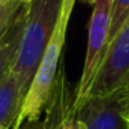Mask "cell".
Listing matches in <instances>:
<instances>
[{
  "label": "cell",
  "mask_w": 129,
  "mask_h": 129,
  "mask_svg": "<svg viewBox=\"0 0 129 129\" xmlns=\"http://www.w3.org/2000/svg\"><path fill=\"white\" fill-rule=\"evenodd\" d=\"M129 18V0H114L113 4V19L110 27V41L118 33L126 19ZM110 44V43H109Z\"/></svg>",
  "instance_id": "30bf717a"
},
{
  "label": "cell",
  "mask_w": 129,
  "mask_h": 129,
  "mask_svg": "<svg viewBox=\"0 0 129 129\" xmlns=\"http://www.w3.org/2000/svg\"><path fill=\"white\" fill-rule=\"evenodd\" d=\"M129 82V18L110 41L89 96H102ZM88 96V98H89Z\"/></svg>",
  "instance_id": "5b68a950"
},
{
  "label": "cell",
  "mask_w": 129,
  "mask_h": 129,
  "mask_svg": "<svg viewBox=\"0 0 129 129\" xmlns=\"http://www.w3.org/2000/svg\"><path fill=\"white\" fill-rule=\"evenodd\" d=\"M81 2H84V3H87V4H93L96 0H81Z\"/></svg>",
  "instance_id": "7c38bea8"
},
{
  "label": "cell",
  "mask_w": 129,
  "mask_h": 129,
  "mask_svg": "<svg viewBox=\"0 0 129 129\" xmlns=\"http://www.w3.org/2000/svg\"><path fill=\"white\" fill-rule=\"evenodd\" d=\"M113 4L114 0H96L93 3L89 26H88V41L84 67L80 81L74 89V110L77 111L89 96L99 67L109 48L110 27L113 19Z\"/></svg>",
  "instance_id": "3957f363"
},
{
  "label": "cell",
  "mask_w": 129,
  "mask_h": 129,
  "mask_svg": "<svg viewBox=\"0 0 129 129\" xmlns=\"http://www.w3.org/2000/svg\"><path fill=\"white\" fill-rule=\"evenodd\" d=\"M85 129H129V82L102 96H89L76 111Z\"/></svg>",
  "instance_id": "277c9868"
},
{
  "label": "cell",
  "mask_w": 129,
  "mask_h": 129,
  "mask_svg": "<svg viewBox=\"0 0 129 129\" xmlns=\"http://www.w3.org/2000/svg\"><path fill=\"white\" fill-rule=\"evenodd\" d=\"M23 7L25 3H22L21 0H7L4 4L0 6V40Z\"/></svg>",
  "instance_id": "9c48e42d"
},
{
  "label": "cell",
  "mask_w": 129,
  "mask_h": 129,
  "mask_svg": "<svg viewBox=\"0 0 129 129\" xmlns=\"http://www.w3.org/2000/svg\"><path fill=\"white\" fill-rule=\"evenodd\" d=\"M0 129H8L7 126H4V125H0Z\"/></svg>",
  "instance_id": "9a60e30c"
},
{
  "label": "cell",
  "mask_w": 129,
  "mask_h": 129,
  "mask_svg": "<svg viewBox=\"0 0 129 129\" xmlns=\"http://www.w3.org/2000/svg\"><path fill=\"white\" fill-rule=\"evenodd\" d=\"M76 0H63L56 25L48 41L39 67L36 70L35 78L29 87L25 100L22 103L19 117L14 124L13 129H18L25 121H35L39 119L43 110L47 106V102L54 89V84L58 76V64H59L60 55L63 51V45L66 41L67 27H69L70 17L74 8Z\"/></svg>",
  "instance_id": "7a4b0ae2"
},
{
  "label": "cell",
  "mask_w": 129,
  "mask_h": 129,
  "mask_svg": "<svg viewBox=\"0 0 129 129\" xmlns=\"http://www.w3.org/2000/svg\"><path fill=\"white\" fill-rule=\"evenodd\" d=\"M6 2H7V0H0V6H2V4H4Z\"/></svg>",
  "instance_id": "5bb4252c"
},
{
  "label": "cell",
  "mask_w": 129,
  "mask_h": 129,
  "mask_svg": "<svg viewBox=\"0 0 129 129\" xmlns=\"http://www.w3.org/2000/svg\"><path fill=\"white\" fill-rule=\"evenodd\" d=\"M26 7L21 10V13L17 15L14 22L8 27L6 35L0 40V82L6 78L13 70L19 50V43L22 37L23 25H25V17H26Z\"/></svg>",
  "instance_id": "52a82bcc"
},
{
  "label": "cell",
  "mask_w": 129,
  "mask_h": 129,
  "mask_svg": "<svg viewBox=\"0 0 129 129\" xmlns=\"http://www.w3.org/2000/svg\"><path fill=\"white\" fill-rule=\"evenodd\" d=\"M73 103L74 92H70L63 72H59L44 109L47 111L44 118V129H85L84 122L76 114Z\"/></svg>",
  "instance_id": "8992f818"
},
{
  "label": "cell",
  "mask_w": 129,
  "mask_h": 129,
  "mask_svg": "<svg viewBox=\"0 0 129 129\" xmlns=\"http://www.w3.org/2000/svg\"><path fill=\"white\" fill-rule=\"evenodd\" d=\"M21 2L25 3V4H29V3H30V2H33V0H21Z\"/></svg>",
  "instance_id": "4fadbf2b"
},
{
  "label": "cell",
  "mask_w": 129,
  "mask_h": 129,
  "mask_svg": "<svg viewBox=\"0 0 129 129\" xmlns=\"http://www.w3.org/2000/svg\"><path fill=\"white\" fill-rule=\"evenodd\" d=\"M62 3L63 0H33L26 7L19 50L11 70L23 96H26L35 78L44 50L56 25Z\"/></svg>",
  "instance_id": "6da1fadb"
},
{
  "label": "cell",
  "mask_w": 129,
  "mask_h": 129,
  "mask_svg": "<svg viewBox=\"0 0 129 129\" xmlns=\"http://www.w3.org/2000/svg\"><path fill=\"white\" fill-rule=\"evenodd\" d=\"M18 129H44V119H35V121H25Z\"/></svg>",
  "instance_id": "8fae6325"
},
{
  "label": "cell",
  "mask_w": 129,
  "mask_h": 129,
  "mask_svg": "<svg viewBox=\"0 0 129 129\" xmlns=\"http://www.w3.org/2000/svg\"><path fill=\"white\" fill-rule=\"evenodd\" d=\"M23 99L25 96L17 80L10 73L0 82V125L13 129L19 117Z\"/></svg>",
  "instance_id": "ba28073f"
}]
</instances>
